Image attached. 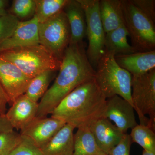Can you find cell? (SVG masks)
I'll list each match as a JSON object with an SVG mask.
<instances>
[{"instance_id":"cell-1","label":"cell","mask_w":155,"mask_h":155,"mask_svg":"<svg viewBox=\"0 0 155 155\" xmlns=\"http://www.w3.org/2000/svg\"><path fill=\"white\" fill-rule=\"evenodd\" d=\"M54 84L38 103L36 117H47L64 98L82 84L94 79L96 71L89 61L83 42L69 44Z\"/></svg>"},{"instance_id":"cell-2","label":"cell","mask_w":155,"mask_h":155,"mask_svg":"<svg viewBox=\"0 0 155 155\" xmlns=\"http://www.w3.org/2000/svg\"><path fill=\"white\" fill-rule=\"evenodd\" d=\"M106 101L94 79L81 84L65 97L53 111L51 117L75 128L89 127L104 117Z\"/></svg>"},{"instance_id":"cell-3","label":"cell","mask_w":155,"mask_h":155,"mask_svg":"<svg viewBox=\"0 0 155 155\" xmlns=\"http://www.w3.org/2000/svg\"><path fill=\"white\" fill-rule=\"evenodd\" d=\"M96 69L95 81L106 99L118 95L133 106L132 75L118 65L114 54L104 51Z\"/></svg>"},{"instance_id":"cell-4","label":"cell","mask_w":155,"mask_h":155,"mask_svg":"<svg viewBox=\"0 0 155 155\" xmlns=\"http://www.w3.org/2000/svg\"><path fill=\"white\" fill-rule=\"evenodd\" d=\"M0 58L16 65L31 79L47 70L59 71L62 62L40 44L2 52Z\"/></svg>"},{"instance_id":"cell-5","label":"cell","mask_w":155,"mask_h":155,"mask_svg":"<svg viewBox=\"0 0 155 155\" xmlns=\"http://www.w3.org/2000/svg\"><path fill=\"white\" fill-rule=\"evenodd\" d=\"M124 25L136 52L154 51L155 23L136 8L130 0H122Z\"/></svg>"},{"instance_id":"cell-6","label":"cell","mask_w":155,"mask_h":155,"mask_svg":"<svg viewBox=\"0 0 155 155\" xmlns=\"http://www.w3.org/2000/svg\"><path fill=\"white\" fill-rule=\"evenodd\" d=\"M131 100L140 124L155 130V69L132 76Z\"/></svg>"},{"instance_id":"cell-7","label":"cell","mask_w":155,"mask_h":155,"mask_svg":"<svg viewBox=\"0 0 155 155\" xmlns=\"http://www.w3.org/2000/svg\"><path fill=\"white\" fill-rule=\"evenodd\" d=\"M39 44L62 61L70 43L69 23L64 11L38 23Z\"/></svg>"},{"instance_id":"cell-8","label":"cell","mask_w":155,"mask_h":155,"mask_svg":"<svg viewBox=\"0 0 155 155\" xmlns=\"http://www.w3.org/2000/svg\"><path fill=\"white\" fill-rule=\"evenodd\" d=\"M85 13L86 35L88 46L86 51L89 61L96 68L101 57L104 53L105 32L99 14V0H78Z\"/></svg>"},{"instance_id":"cell-9","label":"cell","mask_w":155,"mask_h":155,"mask_svg":"<svg viewBox=\"0 0 155 155\" xmlns=\"http://www.w3.org/2000/svg\"><path fill=\"white\" fill-rule=\"evenodd\" d=\"M31 79L9 61L0 58V85L9 99V105L25 94Z\"/></svg>"},{"instance_id":"cell-10","label":"cell","mask_w":155,"mask_h":155,"mask_svg":"<svg viewBox=\"0 0 155 155\" xmlns=\"http://www.w3.org/2000/svg\"><path fill=\"white\" fill-rule=\"evenodd\" d=\"M104 117L114 122V125L124 134L138 125L133 106L118 95L107 99Z\"/></svg>"},{"instance_id":"cell-11","label":"cell","mask_w":155,"mask_h":155,"mask_svg":"<svg viewBox=\"0 0 155 155\" xmlns=\"http://www.w3.org/2000/svg\"><path fill=\"white\" fill-rule=\"evenodd\" d=\"M66 124L64 121L51 116L36 117L20 130V134L31 139L42 149Z\"/></svg>"},{"instance_id":"cell-12","label":"cell","mask_w":155,"mask_h":155,"mask_svg":"<svg viewBox=\"0 0 155 155\" xmlns=\"http://www.w3.org/2000/svg\"><path fill=\"white\" fill-rule=\"evenodd\" d=\"M38 23L35 15L27 21H19L12 35L0 44V53L15 48L39 44Z\"/></svg>"},{"instance_id":"cell-13","label":"cell","mask_w":155,"mask_h":155,"mask_svg":"<svg viewBox=\"0 0 155 155\" xmlns=\"http://www.w3.org/2000/svg\"><path fill=\"white\" fill-rule=\"evenodd\" d=\"M88 127L99 148L107 155L119 144L125 134L104 117L95 121Z\"/></svg>"},{"instance_id":"cell-14","label":"cell","mask_w":155,"mask_h":155,"mask_svg":"<svg viewBox=\"0 0 155 155\" xmlns=\"http://www.w3.org/2000/svg\"><path fill=\"white\" fill-rule=\"evenodd\" d=\"M38 103L33 101L25 94L14 101L5 114L14 129L22 130L36 117Z\"/></svg>"},{"instance_id":"cell-15","label":"cell","mask_w":155,"mask_h":155,"mask_svg":"<svg viewBox=\"0 0 155 155\" xmlns=\"http://www.w3.org/2000/svg\"><path fill=\"white\" fill-rule=\"evenodd\" d=\"M118 65L132 76L145 74L155 69V50L115 56Z\"/></svg>"},{"instance_id":"cell-16","label":"cell","mask_w":155,"mask_h":155,"mask_svg":"<svg viewBox=\"0 0 155 155\" xmlns=\"http://www.w3.org/2000/svg\"><path fill=\"white\" fill-rule=\"evenodd\" d=\"M63 11L70 28L69 44L83 42V39L86 36L87 25L85 13L82 6L78 0H69Z\"/></svg>"},{"instance_id":"cell-17","label":"cell","mask_w":155,"mask_h":155,"mask_svg":"<svg viewBox=\"0 0 155 155\" xmlns=\"http://www.w3.org/2000/svg\"><path fill=\"white\" fill-rule=\"evenodd\" d=\"M74 129L66 124L41 149L43 155H73Z\"/></svg>"},{"instance_id":"cell-18","label":"cell","mask_w":155,"mask_h":155,"mask_svg":"<svg viewBox=\"0 0 155 155\" xmlns=\"http://www.w3.org/2000/svg\"><path fill=\"white\" fill-rule=\"evenodd\" d=\"M99 14L105 33L124 24L122 0L99 1Z\"/></svg>"},{"instance_id":"cell-19","label":"cell","mask_w":155,"mask_h":155,"mask_svg":"<svg viewBox=\"0 0 155 155\" xmlns=\"http://www.w3.org/2000/svg\"><path fill=\"white\" fill-rule=\"evenodd\" d=\"M129 36L125 25L105 34L104 51L111 53L114 55L128 54L136 52L133 47L127 42Z\"/></svg>"},{"instance_id":"cell-20","label":"cell","mask_w":155,"mask_h":155,"mask_svg":"<svg viewBox=\"0 0 155 155\" xmlns=\"http://www.w3.org/2000/svg\"><path fill=\"white\" fill-rule=\"evenodd\" d=\"M104 154L97 145L88 127L78 128L74 135L73 155H101Z\"/></svg>"},{"instance_id":"cell-21","label":"cell","mask_w":155,"mask_h":155,"mask_svg":"<svg viewBox=\"0 0 155 155\" xmlns=\"http://www.w3.org/2000/svg\"><path fill=\"white\" fill-rule=\"evenodd\" d=\"M57 72L55 70H47L32 78L25 91V95L33 101L38 103L48 89L49 85L55 77Z\"/></svg>"},{"instance_id":"cell-22","label":"cell","mask_w":155,"mask_h":155,"mask_svg":"<svg viewBox=\"0 0 155 155\" xmlns=\"http://www.w3.org/2000/svg\"><path fill=\"white\" fill-rule=\"evenodd\" d=\"M69 0H35V15L39 23L45 21L63 11Z\"/></svg>"},{"instance_id":"cell-23","label":"cell","mask_w":155,"mask_h":155,"mask_svg":"<svg viewBox=\"0 0 155 155\" xmlns=\"http://www.w3.org/2000/svg\"><path fill=\"white\" fill-rule=\"evenodd\" d=\"M132 143H136L144 150L155 153V130L146 125L139 124L131 129L130 134Z\"/></svg>"},{"instance_id":"cell-24","label":"cell","mask_w":155,"mask_h":155,"mask_svg":"<svg viewBox=\"0 0 155 155\" xmlns=\"http://www.w3.org/2000/svg\"><path fill=\"white\" fill-rule=\"evenodd\" d=\"M35 0H14L12 2L9 14L20 19L28 20L35 14Z\"/></svg>"},{"instance_id":"cell-25","label":"cell","mask_w":155,"mask_h":155,"mask_svg":"<svg viewBox=\"0 0 155 155\" xmlns=\"http://www.w3.org/2000/svg\"><path fill=\"white\" fill-rule=\"evenodd\" d=\"M9 155H43V154L41 149L32 140L26 136L21 135L19 143Z\"/></svg>"},{"instance_id":"cell-26","label":"cell","mask_w":155,"mask_h":155,"mask_svg":"<svg viewBox=\"0 0 155 155\" xmlns=\"http://www.w3.org/2000/svg\"><path fill=\"white\" fill-rule=\"evenodd\" d=\"M20 133L14 130L0 134V155H9L19 143Z\"/></svg>"},{"instance_id":"cell-27","label":"cell","mask_w":155,"mask_h":155,"mask_svg":"<svg viewBox=\"0 0 155 155\" xmlns=\"http://www.w3.org/2000/svg\"><path fill=\"white\" fill-rule=\"evenodd\" d=\"M19 21L15 16L8 13L0 17V44L12 35Z\"/></svg>"},{"instance_id":"cell-28","label":"cell","mask_w":155,"mask_h":155,"mask_svg":"<svg viewBox=\"0 0 155 155\" xmlns=\"http://www.w3.org/2000/svg\"><path fill=\"white\" fill-rule=\"evenodd\" d=\"M130 1L137 8L155 23V0H130Z\"/></svg>"},{"instance_id":"cell-29","label":"cell","mask_w":155,"mask_h":155,"mask_svg":"<svg viewBox=\"0 0 155 155\" xmlns=\"http://www.w3.org/2000/svg\"><path fill=\"white\" fill-rule=\"evenodd\" d=\"M132 143L130 134H125L122 140L111 150L108 155H130Z\"/></svg>"},{"instance_id":"cell-30","label":"cell","mask_w":155,"mask_h":155,"mask_svg":"<svg viewBox=\"0 0 155 155\" xmlns=\"http://www.w3.org/2000/svg\"><path fill=\"white\" fill-rule=\"evenodd\" d=\"M9 104V99L2 87L0 85V115H5L7 113V105Z\"/></svg>"},{"instance_id":"cell-31","label":"cell","mask_w":155,"mask_h":155,"mask_svg":"<svg viewBox=\"0 0 155 155\" xmlns=\"http://www.w3.org/2000/svg\"><path fill=\"white\" fill-rule=\"evenodd\" d=\"M14 129L5 115H0V134L12 131Z\"/></svg>"},{"instance_id":"cell-32","label":"cell","mask_w":155,"mask_h":155,"mask_svg":"<svg viewBox=\"0 0 155 155\" xmlns=\"http://www.w3.org/2000/svg\"><path fill=\"white\" fill-rule=\"evenodd\" d=\"M9 1L6 0H0V9L5 10L6 7L8 5Z\"/></svg>"},{"instance_id":"cell-33","label":"cell","mask_w":155,"mask_h":155,"mask_svg":"<svg viewBox=\"0 0 155 155\" xmlns=\"http://www.w3.org/2000/svg\"><path fill=\"white\" fill-rule=\"evenodd\" d=\"M142 155H155V153L150 152L143 150Z\"/></svg>"},{"instance_id":"cell-34","label":"cell","mask_w":155,"mask_h":155,"mask_svg":"<svg viewBox=\"0 0 155 155\" xmlns=\"http://www.w3.org/2000/svg\"><path fill=\"white\" fill-rule=\"evenodd\" d=\"M8 13V12H7L5 10H2V9H0V17L6 15V14H7Z\"/></svg>"},{"instance_id":"cell-35","label":"cell","mask_w":155,"mask_h":155,"mask_svg":"<svg viewBox=\"0 0 155 155\" xmlns=\"http://www.w3.org/2000/svg\"><path fill=\"white\" fill-rule=\"evenodd\" d=\"M102 155H108L105 154H103Z\"/></svg>"},{"instance_id":"cell-36","label":"cell","mask_w":155,"mask_h":155,"mask_svg":"<svg viewBox=\"0 0 155 155\" xmlns=\"http://www.w3.org/2000/svg\"><path fill=\"white\" fill-rule=\"evenodd\" d=\"M103 155V154H102Z\"/></svg>"}]
</instances>
